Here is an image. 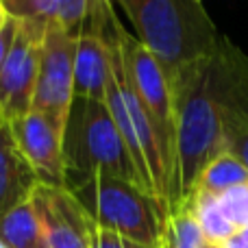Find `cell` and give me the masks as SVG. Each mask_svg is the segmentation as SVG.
I'll use <instances>...</instances> for the list:
<instances>
[{
  "label": "cell",
  "mask_w": 248,
  "mask_h": 248,
  "mask_svg": "<svg viewBox=\"0 0 248 248\" xmlns=\"http://www.w3.org/2000/svg\"><path fill=\"white\" fill-rule=\"evenodd\" d=\"M0 237L9 248H46L33 194L0 216Z\"/></svg>",
  "instance_id": "cell-12"
},
{
  "label": "cell",
  "mask_w": 248,
  "mask_h": 248,
  "mask_svg": "<svg viewBox=\"0 0 248 248\" xmlns=\"http://www.w3.org/2000/svg\"><path fill=\"white\" fill-rule=\"evenodd\" d=\"M207 248H222V246H214V244H209V246H207Z\"/></svg>",
  "instance_id": "cell-25"
},
{
  "label": "cell",
  "mask_w": 248,
  "mask_h": 248,
  "mask_svg": "<svg viewBox=\"0 0 248 248\" xmlns=\"http://www.w3.org/2000/svg\"><path fill=\"white\" fill-rule=\"evenodd\" d=\"M185 202L189 205V209H192L198 227H201V231L205 233V237H207L209 244L220 246L235 233V227L227 220V216H224V211H222V207H220L216 194L196 189Z\"/></svg>",
  "instance_id": "cell-13"
},
{
  "label": "cell",
  "mask_w": 248,
  "mask_h": 248,
  "mask_svg": "<svg viewBox=\"0 0 248 248\" xmlns=\"http://www.w3.org/2000/svg\"><path fill=\"white\" fill-rule=\"evenodd\" d=\"M16 33H17V17H11V22H9V24L4 26V31L0 33V68H2V63L7 61L9 52H11Z\"/></svg>",
  "instance_id": "cell-21"
},
{
  "label": "cell",
  "mask_w": 248,
  "mask_h": 248,
  "mask_svg": "<svg viewBox=\"0 0 248 248\" xmlns=\"http://www.w3.org/2000/svg\"><path fill=\"white\" fill-rule=\"evenodd\" d=\"M46 26L42 22L17 20L11 52L0 68V120L4 124L26 116L33 109Z\"/></svg>",
  "instance_id": "cell-8"
},
{
  "label": "cell",
  "mask_w": 248,
  "mask_h": 248,
  "mask_svg": "<svg viewBox=\"0 0 248 248\" xmlns=\"http://www.w3.org/2000/svg\"><path fill=\"white\" fill-rule=\"evenodd\" d=\"M7 126L20 155L35 172L39 183L65 187L63 126L35 109L9 122Z\"/></svg>",
  "instance_id": "cell-10"
},
{
  "label": "cell",
  "mask_w": 248,
  "mask_h": 248,
  "mask_svg": "<svg viewBox=\"0 0 248 248\" xmlns=\"http://www.w3.org/2000/svg\"><path fill=\"white\" fill-rule=\"evenodd\" d=\"M74 52L77 35L61 29L57 22H50L42 42L33 109L55 120L59 126H65L74 103Z\"/></svg>",
  "instance_id": "cell-7"
},
{
  "label": "cell",
  "mask_w": 248,
  "mask_h": 248,
  "mask_svg": "<svg viewBox=\"0 0 248 248\" xmlns=\"http://www.w3.org/2000/svg\"><path fill=\"white\" fill-rule=\"evenodd\" d=\"M4 4L17 20L42 22V24L55 22L57 0H4Z\"/></svg>",
  "instance_id": "cell-18"
},
{
  "label": "cell",
  "mask_w": 248,
  "mask_h": 248,
  "mask_svg": "<svg viewBox=\"0 0 248 248\" xmlns=\"http://www.w3.org/2000/svg\"><path fill=\"white\" fill-rule=\"evenodd\" d=\"M220 113H222L224 150H229L248 170V116H242L222 105H220Z\"/></svg>",
  "instance_id": "cell-16"
},
{
  "label": "cell",
  "mask_w": 248,
  "mask_h": 248,
  "mask_svg": "<svg viewBox=\"0 0 248 248\" xmlns=\"http://www.w3.org/2000/svg\"><path fill=\"white\" fill-rule=\"evenodd\" d=\"M172 92H174V194L179 207L194 194L207 163L224 150L222 113L216 85V55L185 70L172 83Z\"/></svg>",
  "instance_id": "cell-1"
},
{
  "label": "cell",
  "mask_w": 248,
  "mask_h": 248,
  "mask_svg": "<svg viewBox=\"0 0 248 248\" xmlns=\"http://www.w3.org/2000/svg\"><path fill=\"white\" fill-rule=\"evenodd\" d=\"M131 20L135 37L157 57L170 83L216 55L222 35L202 0H113Z\"/></svg>",
  "instance_id": "cell-2"
},
{
  "label": "cell",
  "mask_w": 248,
  "mask_h": 248,
  "mask_svg": "<svg viewBox=\"0 0 248 248\" xmlns=\"http://www.w3.org/2000/svg\"><path fill=\"white\" fill-rule=\"evenodd\" d=\"M118 44H120V55L128 83L140 103L144 105V109L148 111L150 120L155 122L166 157L170 161L172 174H174V92H172V83L157 57L122 24L118 31Z\"/></svg>",
  "instance_id": "cell-6"
},
{
  "label": "cell",
  "mask_w": 248,
  "mask_h": 248,
  "mask_svg": "<svg viewBox=\"0 0 248 248\" xmlns=\"http://www.w3.org/2000/svg\"><path fill=\"white\" fill-rule=\"evenodd\" d=\"M37 183L35 172L20 155L11 131L4 124L0 131V216L26 201Z\"/></svg>",
  "instance_id": "cell-11"
},
{
  "label": "cell",
  "mask_w": 248,
  "mask_h": 248,
  "mask_svg": "<svg viewBox=\"0 0 248 248\" xmlns=\"http://www.w3.org/2000/svg\"><path fill=\"white\" fill-rule=\"evenodd\" d=\"M207 246H209V242H207L205 233L198 227L189 205L181 202L166 218L159 248H207Z\"/></svg>",
  "instance_id": "cell-15"
},
{
  "label": "cell",
  "mask_w": 248,
  "mask_h": 248,
  "mask_svg": "<svg viewBox=\"0 0 248 248\" xmlns=\"http://www.w3.org/2000/svg\"><path fill=\"white\" fill-rule=\"evenodd\" d=\"M118 22L111 39V83H109L105 105L109 107L120 131L124 144H126L131 159L135 163L140 179L144 183L146 192L163 207L166 216L174 211V174H172L170 161L166 157L163 144L159 140V133L155 128V122L150 120L148 111L140 103L137 94L133 92L128 77L124 72L120 44H118Z\"/></svg>",
  "instance_id": "cell-4"
},
{
  "label": "cell",
  "mask_w": 248,
  "mask_h": 248,
  "mask_svg": "<svg viewBox=\"0 0 248 248\" xmlns=\"http://www.w3.org/2000/svg\"><path fill=\"white\" fill-rule=\"evenodd\" d=\"M90 248H148V246L137 244V242L118 235V233H111V231H105V229L94 227Z\"/></svg>",
  "instance_id": "cell-20"
},
{
  "label": "cell",
  "mask_w": 248,
  "mask_h": 248,
  "mask_svg": "<svg viewBox=\"0 0 248 248\" xmlns=\"http://www.w3.org/2000/svg\"><path fill=\"white\" fill-rule=\"evenodd\" d=\"M33 202L46 248H90L96 224L68 187L37 183Z\"/></svg>",
  "instance_id": "cell-9"
},
{
  "label": "cell",
  "mask_w": 248,
  "mask_h": 248,
  "mask_svg": "<svg viewBox=\"0 0 248 248\" xmlns=\"http://www.w3.org/2000/svg\"><path fill=\"white\" fill-rule=\"evenodd\" d=\"M218 202L222 207L227 220L235 227V231L248 227V183L237 185V187L220 194Z\"/></svg>",
  "instance_id": "cell-19"
},
{
  "label": "cell",
  "mask_w": 248,
  "mask_h": 248,
  "mask_svg": "<svg viewBox=\"0 0 248 248\" xmlns=\"http://www.w3.org/2000/svg\"><path fill=\"white\" fill-rule=\"evenodd\" d=\"M11 13H9V9H7V4H4V0H0V33L4 31V26L11 22Z\"/></svg>",
  "instance_id": "cell-23"
},
{
  "label": "cell",
  "mask_w": 248,
  "mask_h": 248,
  "mask_svg": "<svg viewBox=\"0 0 248 248\" xmlns=\"http://www.w3.org/2000/svg\"><path fill=\"white\" fill-rule=\"evenodd\" d=\"M70 192L98 229L118 233L148 248H159L168 216L140 185L98 174L70 187Z\"/></svg>",
  "instance_id": "cell-5"
},
{
  "label": "cell",
  "mask_w": 248,
  "mask_h": 248,
  "mask_svg": "<svg viewBox=\"0 0 248 248\" xmlns=\"http://www.w3.org/2000/svg\"><path fill=\"white\" fill-rule=\"evenodd\" d=\"M0 248H9L7 244H4V240H2V237H0Z\"/></svg>",
  "instance_id": "cell-24"
},
{
  "label": "cell",
  "mask_w": 248,
  "mask_h": 248,
  "mask_svg": "<svg viewBox=\"0 0 248 248\" xmlns=\"http://www.w3.org/2000/svg\"><path fill=\"white\" fill-rule=\"evenodd\" d=\"M63 170L68 189L98 174L146 189L105 100L74 98L63 126Z\"/></svg>",
  "instance_id": "cell-3"
},
{
  "label": "cell",
  "mask_w": 248,
  "mask_h": 248,
  "mask_svg": "<svg viewBox=\"0 0 248 248\" xmlns=\"http://www.w3.org/2000/svg\"><path fill=\"white\" fill-rule=\"evenodd\" d=\"M244 183H248V170L229 150H222V153L216 155L205 166L201 179H198L196 189L220 196V194L229 192V189L237 187V185H244Z\"/></svg>",
  "instance_id": "cell-14"
},
{
  "label": "cell",
  "mask_w": 248,
  "mask_h": 248,
  "mask_svg": "<svg viewBox=\"0 0 248 248\" xmlns=\"http://www.w3.org/2000/svg\"><path fill=\"white\" fill-rule=\"evenodd\" d=\"M2 126H4V122H2V120H0V131H2Z\"/></svg>",
  "instance_id": "cell-26"
},
{
  "label": "cell",
  "mask_w": 248,
  "mask_h": 248,
  "mask_svg": "<svg viewBox=\"0 0 248 248\" xmlns=\"http://www.w3.org/2000/svg\"><path fill=\"white\" fill-rule=\"evenodd\" d=\"M94 7V0H57L55 22L61 29L78 35Z\"/></svg>",
  "instance_id": "cell-17"
},
{
  "label": "cell",
  "mask_w": 248,
  "mask_h": 248,
  "mask_svg": "<svg viewBox=\"0 0 248 248\" xmlns=\"http://www.w3.org/2000/svg\"><path fill=\"white\" fill-rule=\"evenodd\" d=\"M222 248H248V227L237 229L224 244H220Z\"/></svg>",
  "instance_id": "cell-22"
}]
</instances>
